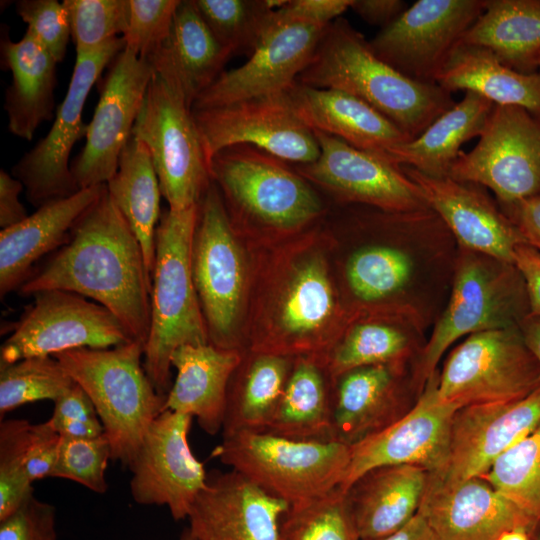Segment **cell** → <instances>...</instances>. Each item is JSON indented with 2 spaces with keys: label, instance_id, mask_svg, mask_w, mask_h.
Returning <instances> with one entry per match:
<instances>
[{
  "label": "cell",
  "instance_id": "6da1fadb",
  "mask_svg": "<svg viewBox=\"0 0 540 540\" xmlns=\"http://www.w3.org/2000/svg\"><path fill=\"white\" fill-rule=\"evenodd\" d=\"M151 288L142 247L106 186L68 240L33 270L17 292L33 296L64 290L91 298L112 312L145 349Z\"/></svg>",
  "mask_w": 540,
  "mask_h": 540
},
{
  "label": "cell",
  "instance_id": "7a4b0ae2",
  "mask_svg": "<svg viewBox=\"0 0 540 540\" xmlns=\"http://www.w3.org/2000/svg\"><path fill=\"white\" fill-rule=\"evenodd\" d=\"M296 82L363 100L411 140L456 103L438 84L414 81L381 60L363 34L341 17L326 27Z\"/></svg>",
  "mask_w": 540,
  "mask_h": 540
},
{
  "label": "cell",
  "instance_id": "3957f363",
  "mask_svg": "<svg viewBox=\"0 0 540 540\" xmlns=\"http://www.w3.org/2000/svg\"><path fill=\"white\" fill-rule=\"evenodd\" d=\"M209 168L237 233L245 228L293 233L325 212L320 195L293 164L254 146L223 148Z\"/></svg>",
  "mask_w": 540,
  "mask_h": 540
},
{
  "label": "cell",
  "instance_id": "277c9868",
  "mask_svg": "<svg viewBox=\"0 0 540 540\" xmlns=\"http://www.w3.org/2000/svg\"><path fill=\"white\" fill-rule=\"evenodd\" d=\"M198 204V203H197ZM197 205L161 213L155 236L151 321L144 349L145 371L156 391L171 389L170 358L185 344L209 343L191 266Z\"/></svg>",
  "mask_w": 540,
  "mask_h": 540
},
{
  "label": "cell",
  "instance_id": "5b68a950",
  "mask_svg": "<svg viewBox=\"0 0 540 540\" xmlns=\"http://www.w3.org/2000/svg\"><path fill=\"white\" fill-rule=\"evenodd\" d=\"M53 356L92 400L111 446V460L129 467L166 398L156 391L145 371L144 346L132 341Z\"/></svg>",
  "mask_w": 540,
  "mask_h": 540
},
{
  "label": "cell",
  "instance_id": "8992f818",
  "mask_svg": "<svg viewBox=\"0 0 540 540\" xmlns=\"http://www.w3.org/2000/svg\"><path fill=\"white\" fill-rule=\"evenodd\" d=\"M213 456L290 506L325 496L340 487L350 447L337 441L298 440L266 431H241L223 437Z\"/></svg>",
  "mask_w": 540,
  "mask_h": 540
},
{
  "label": "cell",
  "instance_id": "52a82bcc",
  "mask_svg": "<svg viewBox=\"0 0 540 540\" xmlns=\"http://www.w3.org/2000/svg\"><path fill=\"white\" fill-rule=\"evenodd\" d=\"M468 251L457 263L448 305L420 352L413 372L422 393L447 349L463 336L519 326L529 314L523 279L514 265L487 262Z\"/></svg>",
  "mask_w": 540,
  "mask_h": 540
},
{
  "label": "cell",
  "instance_id": "ba28073f",
  "mask_svg": "<svg viewBox=\"0 0 540 540\" xmlns=\"http://www.w3.org/2000/svg\"><path fill=\"white\" fill-rule=\"evenodd\" d=\"M191 266L209 343L242 352L238 326L246 282L244 254L213 182L197 204Z\"/></svg>",
  "mask_w": 540,
  "mask_h": 540
},
{
  "label": "cell",
  "instance_id": "9c48e42d",
  "mask_svg": "<svg viewBox=\"0 0 540 540\" xmlns=\"http://www.w3.org/2000/svg\"><path fill=\"white\" fill-rule=\"evenodd\" d=\"M132 136L146 145L169 209L197 205L212 182L209 161L192 108L156 74Z\"/></svg>",
  "mask_w": 540,
  "mask_h": 540
},
{
  "label": "cell",
  "instance_id": "30bf717a",
  "mask_svg": "<svg viewBox=\"0 0 540 540\" xmlns=\"http://www.w3.org/2000/svg\"><path fill=\"white\" fill-rule=\"evenodd\" d=\"M540 385L539 364L519 326L477 332L448 355L438 395L459 409L520 400Z\"/></svg>",
  "mask_w": 540,
  "mask_h": 540
},
{
  "label": "cell",
  "instance_id": "8fae6325",
  "mask_svg": "<svg viewBox=\"0 0 540 540\" xmlns=\"http://www.w3.org/2000/svg\"><path fill=\"white\" fill-rule=\"evenodd\" d=\"M448 177L490 189L502 205L540 194V120L514 105L493 106L469 152Z\"/></svg>",
  "mask_w": 540,
  "mask_h": 540
},
{
  "label": "cell",
  "instance_id": "7c38bea8",
  "mask_svg": "<svg viewBox=\"0 0 540 540\" xmlns=\"http://www.w3.org/2000/svg\"><path fill=\"white\" fill-rule=\"evenodd\" d=\"M284 277L272 303V326L252 340L251 351L327 357L339 338L329 327L338 305L325 257L302 254Z\"/></svg>",
  "mask_w": 540,
  "mask_h": 540
},
{
  "label": "cell",
  "instance_id": "4fadbf2b",
  "mask_svg": "<svg viewBox=\"0 0 540 540\" xmlns=\"http://www.w3.org/2000/svg\"><path fill=\"white\" fill-rule=\"evenodd\" d=\"M11 324L0 366L77 348L104 349L135 341L107 308L64 290H46Z\"/></svg>",
  "mask_w": 540,
  "mask_h": 540
},
{
  "label": "cell",
  "instance_id": "5bb4252c",
  "mask_svg": "<svg viewBox=\"0 0 540 540\" xmlns=\"http://www.w3.org/2000/svg\"><path fill=\"white\" fill-rule=\"evenodd\" d=\"M124 48L123 38L115 37L86 55L76 56L67 93L48 134L13 166L12 176L22 182L27 200L36 208L80 190L69 158L74 144L86 136L84 105L104 68Z\"/></svg>",
  "mask_w": 540,
  "mask_h": 540
},
{
  "label": "cell",
  "instance_id": "9a60e30c",
  "mask_svg": "<svg viewBox=\"0 0 540 540\" xmlns=\"http://www.w3.org/2000/svg\"><path fill=\"white\" fill-rule=\"evenodd\" d=\"M487 0H419L369 41L375 55L404 76L436 84L452 50Z\"/></svg>",
  "mask_w": 540,
  "mask_h": 540
},
{
  "label": "cell",
  "instance_id": "2e32d148",
  "mask_svg": "<svg viewBox=\"0 0 540 540\" xmlns=\"http://www.w3.org/2000/svg\"><path fill=\"white\" fill-rule=\"evenodd\" d=\"M209 164L223 148L246 144L291 164L314 162L320 147L315 134L295 113L285 92L228 105L192 109Z\"/></svg>",
  "mask_w": 540,
  "mask_h": 540
},
{
  "label": "cell",
  "instance_id": "e0dca14e",
  "mask_svg": "<svg viewBox=\"0 0 540 540\" xmlns=\"http://www.w3.org/2000/svg\"><path fill=\"white\" fill-rule=\"evenodd\" d=\"M154 74L147 60L126 49L110 63L94 115L87 124L85 146L70 163L79 189L106 184L116 173Z\"/></svg>",
  "mask_w": 540,
  "mask_h": 540
},
{
  "label": "cell",
  "instance_id": "ac0fdd59",
  "mask_svg": "<svg viewBox=\"0 0 540 540\" xmlns=\"http://www.w3.org/2000/svg\"><path fill=\"white\" fill-rule=\"evenodd\" d=\"M313 132L320 147L318 158L308 164H293L312 184L339 201L386 212L412 213L429 209L417 184L400 166L335 136Z\"/></svg>",
  "mask_w": 540,
  "mask_h": 540
},
{
  "label": "cell",
  "instance_id": "d6986e66",
  "mask_svg": "<svg viewBox=\"0 0 540 540\" xmlns=\"http://www.w3.org/2000/svg\"><path fill=\"white\" fill-rule=\"evenodd\" d=\"M437 370L426 382L414 407L401 419L349 446L348 467L340 488L346 491L361 475L390 465L420 466L440 473L447 461L455 405L438 395Z\"/></svg>",
  "mask_w": 540,
  "mask_h": 540
},
{
  "label": "cell",
  "instance_id": "ffe728a7",
  "mask_svg": "<svg viewBox=\"0 0 540 540\" xmlns=\"http://www.w3.org/2000/svg\"><path fill=\"white\" fill-rule=\"evenodd\" d=\"M192 418L162 411L149 426L128 467L133 500L140 505L167 506L175 521L188 518L208 475L188 442Z\"/></svg>",
  "mask_w": 540,
  "mask_h": 540
},
{
  "label": "cell",
  "instance_id": "44dd1931",
  "mask_svg": "<svg viewBox=\"0 0 540 540\" xmlns=\"http://www.w3.org/2000/svg\"><path fill=\"white\" fill-rule=\"evenodd\" d=\"M540 424V385L526 397L458 409L451 427L443 483L483 477L495 461Z\"/></svg>",
  "mask_w": 540,
  "mask_h": 540
},
{
  "label": "cell",
  "instance_id": "7402d4cb",
  "mask_svg": "<svg viewBox=\"0 0 540 540\" xmlns=\"http://www.w3.org/2000/svg\"><path fill=\"white\" fill-rule=\"evenodd\" d=\"M326 27L306 24L273 27L248 60L224 71L198 96L192 109L215 108L284 93L309 63Z\"/></svg>",
  "mask_w": 540,
  "mask_h": 540
},
{
  "label": "cell",
  "instance_id": "603a6c76",
  "mask_svg": "<svg viewBox=\"0 0 540 540\" xmlns=\"http://www.w3.org/2000/svg\"><path fill=\"white\" fill-rule=\"evenodd\" d=\"M400 167L417 184L428 207L467 251L514 265L516 248L526 242L479 185Z\"/></svg>",
  "mask_w": 540,
  "mask_h": 540
},
{
  "label": "cell",
  "instance_id": "cb8c5ba5",
  "mask_svg": "<svg viewBox=\"0 0 540 540\" xmlns=\"http://www.w3.org/2000/svg\"><path fill=\"white\" fill-rule=\"evenodd\" d=\"M407 365H372L334 379L333 440L352 446L389 427L416 404L420 392L406 380Z\"/></svg>",
  "mask_w": 540,
  "mask_h": 540
},
{
  "label": "cell",
  "instance_id": "d4e9b609",
  "mask_svg": "<svg viewBox=\"0 0 540 540\" xmlns=\"http://www.w3.org/2000/svg\"><path fill=\"white\" fill-rule=\"evenodd\" d=\"M288 508L238 472L213 470L191 507L189 529L197 540H279Z\"/></svg>",
  "mask_w": 540,
  "mask_h": 540
},
{
  "label": "cell",
  "instance_id": "484cf974",
  "mask_svg": "<svg viewBox=\"0 0 540 540\" xmlns=\"http://www.w3.org/2000/svg\"><path fill=\"white\" fill-rule=\"evenodd\" d=\"M438 540H495L537 524L482 477L443 483L431 474L419 511Z\"/></svg>",
  "mask_w": 540,
  "mask_h": 540
},
{
  "label": "cell",
  "instance_id": "4316f807",
  "mask_svg": "<svg viewBox=\"0 0 540 540\" xmlns=\"http://www.w3.org/2000/svg\"><path fill=\"white\" fill-rule=\"evenodd\" d=\"M106 184L80 189L75 194L48 202L21 223L0 231V297L18 291L40 259L55 252Z\"/></svg>",
  "mask_w": 540,
  "mask_h": 540
},
{
  "label": "cell",
  "instance_id": "83f0119b",
  "mask_svg": "<svg viewBox=\"0 0 540 540\" xmlns=\"http://www.w3.org/2000/svg\"><path fill=\"white\" fill-rule=\"evenodd\" d=\"M285 94L297 116L313 131L379 157L411 140L378 110L346 92L295 82Z\"/></svg>",
  "mask_w": 540,
  "mask_h": 540
},
{
  "label": "cell",
  "instance_id": "f1b7e54d",
  "mask_svg": "<svg viewBox=\"0 0 540 540\" xmlns=\"http://www.w3.org/2000/svg\"><path fill=\"white\" fill-rule=\"evenodd\" d=\"M232 57L214 37L193 0H181L169 34L147 60L168 86L192 108Z\"/></svg>",
  "mask_w": 540,
  "mask_h": 540
},
{
  "label": "cell",
  "instance_id": "f546056e",
  "mask_svg": "<svg viewBox=\"0 0 540 540\" xmlns=\"http://www.w3.org/2000/svg\"><path fill=\"white\" fill-rule=\"evenodd\" d=\"M242 357L240 351L210 343L177 347L170 358L177 374L163 411L196 417L210 435L222 431L229 382Z\"/></svg>",
  "mask_w": 540,
  "mask_h": 540
},
{
  "label": "cell",
  "instance_id": "4dcf8cb0",
  "mask_svg": "<svg viewBox=\"0 0 540 540\" xmlns=\"http://www.w3.org/2000/svg\"><path fill=\"white\" fill-rule=\"evenodd\" d=\"M430 472L415 465H390L369 470L346 490L361 540L389 535L418 513Z\"/></svg>",
  "mask_w": 540,
  "mask_h": 540
},
{
  "label": "cell",
  "instance_id": "1f68e13d",
  "mask_svg": "<svg viewBox=\"0 0 540 540\" xmlns=\"http://www.w3.org/2000/svg\"><path fill=\"white\" fill-rule=\"evenodd\" d=\"M0 47L1 67L12 74L4 100L8 128L30 141L39 125L53 117L57 62L27 31L19 41L2 34Z\"/></svg>",
  "mask_w": 540,
  "mask_h": 540
},
{
  "label": "cell",
  "instance_id": "d6a6232c",
  "mask_svg": "<svg viewBox=\"0 0 540 540\" xmlns=\"http://www.w3.org/2000/svg\"><path fill=\"white\" fill-rule=\"evenodd\" d=\"M333 385L326 357L294 358L283 393L265 431L291 439L334 441Z\"/></svg>",
  "mask_w": 540,
  "mask_h": 540
},
{
  "label": "cell",
  "instance_id": "836d02e7",
  "mask_svg": "<svg viewBox=\"0 0 540 540\" xmlns=\"http://www.w3.org/2000/svg\"><path fill=\"white\" fill-rule=\"evenodd\" d=\"M436 84L449 93L470 91L495 105L520 106L540 120V73L512 70L485 47L458 44L438 73Z\"/></svg>",
  "mask_w": 540,
  "mask_h": 540
},
{
  "label": "cell",
  "instance_id": "e575fe53",
  "mask_svg": "<svg viewBox=\"0 0 540 540\" xmlns=\"http://www.w3.org/2000/svg\"><path fill=\"white\" fill-rule=\"evenodd\" d=\"M494 106L487 98L467 91L461 101L435 119L419 136L400 144L383 157L432 177H447L461 146L479 136Z\"/></svg>",
  "mask_w": 540,
  "mask_h": 540
},
{
  "label": "cell",
  "instance_id": "d590c367",
  "mask_svg": "<svg viewBox=\"0 0 540 540\" xmlns=\"http://www.w3.org/2000/svg\"><path fill=\"white\" fill-rule=\"evenodd\" d=\"M459 44L485 47L519 73L538 72L540 0H487L483 13Z\"/></svg>",
  "mask_w": 540,
  "mask_h": 540
},
{
  "label": "cell",
  "instance_id": "8d00e7d4",
  "mask_svg": "<svg viewBox=\"0 0 540 540\" xmlns=\"http://www.w3.org/2000/svg\"><path fill=\"white\" fill-rule=\"evenodd\" d=\"M294 358L252 351L228 386L222 437L241 431H265L283 393Z\"/></svg>",
  "mask_w": 540,
  "mask_h": 540
},
{
  "label": "cell",
  "instance_id": "74e56055",
  "mask_svg": "<svg viewBox=\"0 0 540 540\" xmlns=\"http://www.w3.org/2000/svg\"><path fill=\"white\" fill-rule=\"evenodd\" d=\"M114 204L135 233L151 275L155 264V236L161 217L159 180L146 145L131 136L114 176L106 183Z\"/></svg>",
  "mask_w": 540,
  "mask_h": 540
},
{
  "label": "cell",
  "instance_id": "f35d334b",
  "mask_svg": "<svg viewBox=\"0 0 540 540\" xmlns=\"http://www.w3.org/2000/svg\"><path fill=\"white\" fill-rule=\"evenodd\" d=\"M202 19L232 56L255 52L287 0H193Z\"/></svg>",
  "mask_w": 540,
  "mask_h": 540
},
{
  "label": "cell",
  "instance_id": "ab89813d",
  "mask_svg": "<svg viewBox=\"0 0 540 540\" xmlns=\"http://www.w3.org/2000/svg\"><path fill=\"white\" fill-rule=\"evenodd\" d=\"M414 353L416 344L403 329L382 322H364L339 338L326 361L335 379L359 367L407 365Z\"/></svg>",
  "mask_w": 540,
  "mask_h": 540
},
{
  "label": "cell",
  "instance_id": "60d3db41",
  "mask_svg": "<svg viewBox=\"0 0 540 540\" xmlns=\"http://www.w3.org/2000/svg\"><path fill=\"white\" fill-rule=\"evenodd\" d=\"M279 540H361L346 491L290 505L279 526Z\"/></svg>",
  "mask_w": 540,
  "mask_h": 540
},
{
  "label": "cell",
  "instance_id": "b9f144b4",
  "mask_svg": "<svg viewBox=\"0 0 540 540\" xmlns=\"http://www.w3.org/2000/svg\"><path fill=\"white\" fill-rule=\"evenodd\" d=\"M482 478L540 522V424L502 454Z\"/></svg>",
  "mask_w": 540,
  "mask_h": 540
},
{
  "label": "cell",
  "instance_id": "7bdbcfd3",
  "mask_svg": "<svg viewBox=\"0 0 540 540\" xmlns=\"http://www.w3.org/2000/svg\"><path fill=\"white\" fill-rule=\"evenodd\" d=\"M75 381L54 356L21 359L0 366V417L26 403L55 401Z\"/></svg>",
  "mask_w": 540,
  "mask_h": 540
},
{
  "label": "cell",
  "instance_id": "ee69618b",
  "mask_svg": "<svg viewBox=\"0 0 540 540\" xmlns=\"http://www.w3.org/2000/svg\"><path fill=\"white\" fill-rule=\"evenodd\" d=\"M412 260L404 251L390 246H369L348 260L346 277L356 297L378 301L400 292L410 281Z\"/></svg>",
  "mask_w": 540,
  "mask_h": 540
},
{
  "label": "cell",
  "instance_id": "f6af8a7d",
  "mask_svg": "<svg viewBox=\"0 0 540 540\" xmlns=\"http://www.w3.org/2000/svg\"><path fill=\"white\" fill-rule=\"evenodd\" d=\"M32 425L25 419L0 423V521L12 515L33 495L26 471Z\"/></svg>",
  "mask_w": 540,
  "mask_h": 540
},
{
  "label": "cell",
  "instance_id": "bcb514c9",
  "mask_svg": "<svg viewBox=\"0 0 540 540\" xmlns=\"http://www.w3.org/2000/svg\"><path fill=\"white\" fill-rule=\"evenodd\" d=\"M76 56L86 55L127 29L129 0H64Z\"/></svg>",
  "mask_w": 540,
  "mask_h": 540
},
{
  "label": "cell",
  "instance_id": "7dc6e473",
  "mask_svg": "<svg viewBox=\"0 0 540 540\" xmlns=\"http://www.w3.org/2000/svg\"><path fill=\"white\" fill-rule=\"evenodd\" d=\"M111 459V446L105 433L92 439L61 437L58 459L51 477L77 482L103 494L108 489L105 470Z\"/></svg>",
  "mask_w": 540,
  "mask_h": 540
},
{
  "label": "cell",
  "instance_id": "c3c4849f",
  "mask_svg": "<svg viewBox=\"0 0 540 540\" xmlns=\"http://www.w3.org/2000/svg\"><path fill=\"white\" fill-rule=\"evenodd\" d=\"M181 0H129V21L122 38L126 50L148 60L167 38Z\"/></svg>",
  "mask_w": 540,
  "mask_h": 540
},
{
  "label": "cell",
  "instance_id": "681fc988",
  "mask_svg": "<svg viewBox=\"0 0 540 540\" xmlns=\"http://www.w3.org/2000/svg\"><path fill=\"white\" fill-rule=\"evenodd\" d=\"M18 16L27 24V32L36 38L48 53L61 62L66 54L71 28L67 10L57 0H20Z\"/></svg>",
  "mask_w": 540,
  "mask_h": 540
},
{
  "label": "cell",
  "instance_id": "f907efd6",
  "mask_svg": "<svg viewBox=\"0 0 540 540\" xmlns=\"http://www.w3.org/2000/svg\"><path fill=\"white\" fill-rule=\"evenodd\" d=\"M0 540H57L55 507L32 495L0 521Z\"/></svg>",
  "mask_w": 540,
  "mask_h": 540
},
{
  "label": "cell",
  "instance_id": "816d5d0a",
  "mask_svg": "<svg viewBox=\"0 0 540 540\" xmlns=\"http://www.w3.org/2000/svg\"><path fill=\"white\" fill-rule=\"evenodd\" d=\"M352 0H287L274 12L273 27L306 24L326 27L348 8Z\"/></svg>",
  "mask_w": 540,
  "mask_h": 540
},
{
  "label": "cell",
  "instance_id": "f5cc1de1",
  "mask_svg": "<svg viewBox=\"0 0 540 540\" xmlns=\"http://www.w3.org/2000/svg\"><path fill=\"white\" fill-rule=\"evenodd\" d=\"M60 444L61 436L48 420L32 425L26 458V471L32 483L51 477L58 459Z\"/></svg>",
  "mask_w": 540,
  "mask_h": 540
},
{
  "label": "cell",
  "instance_id": "db71d44e",
  "mask_svg": "<svg viewBox=\"0 0 540 540\" xmlns=\"http://www.w3.org/2000/svg\"><path fill=\"white\" fill-rule=\"evenodd\" d=\"M53 402V413L48 421L57 433L70 425L99 420L92 400L76 382Z\"/></svg>",
  "mask_w": 540,
  "mask_h": 540
},
{
  "label": "cell",
  "instance_id": "11a10c76",
  "mask_svg": "<svg viewBox=\"0 0 540 540\" xmlns=\"http://www.w3.org/2000/svg\"><path fill=\"white\" fill-rule=\"evenodd\" d=\"M525 242L540 254V194L503 205Z\"/></svg>",
  "mask_w": 540,
  "mask_h": 540
},
{
  "label": "cell",
  "instance_id": "9f6ffc18",
  "mask_svg": "<svg viewBox=\"0 0 540 540\" xmlns=\"http://www.w3.org/2000/svg\"><path fill=\"white\" fill-rule=\"evenodd\" d=\"M514 266L526 289L529 314L540 317V254L527 243L516 248Z\"/></svg>",
  "mask_w": 540,
  "mask_h": 540
},
{
  "label": "cell",
  "instance_id": "6f0895ef",
  "mask_svg": "<svg viewBox=\"0 0 540 540\" xmlns=\"http://www.w3.org/2000/svg\"><path fill=\"white\" fill-rule=\"evenodd\" d=\"M24 185L6 171H0V227L6 229L24 221L29 215L19 201Z\"/></svg>",
  "mask_w": 540,
  "mask_h": 540
},
{
  "label": "cell",
  "instance_id": "680465c9",
  "mask_svg": "<svg viewBox=\"0 0 540 540\" xmlns=\"http://www.w3.org/2000/svg\"><path fill=\"white\" fill-rule=\"evenodd\" d=\"M350 8L365 22L382 28L407 9L406 3L401 0H352Z\"/></svg>",
  "mask_w": 540,
  "mask_h": 540
},
{
  "label": "cell",
  "instance_id": "91938a15",
  "mask_svg": "<svg viewBox=\"0 0 540 540\" xmlns=\"http://www.w3.org/2000/svg\"><path fill=\"white\" fill-rule=\"evenodd\" d=\"M373 540H438L434 532L418 512L411 521L401 529Z\"/></svg>",
  "mask_w": 540,
  "mask_h": 540
},
{
  "label": "cell",
  "instance_id": "94428289",
  "mask_svg": "<svg viewBox=\"0 0 540 540\" xmlns=\"http://www.w3.org/2000/svg\"><path fill=\"white\" fill-rule=\"evenodd\" d=\"M524 341L540 367V317L527 315L519 325Z\"/></svg>",
  "mask_w": 540,
  "mask_h": 540
},
{
  "label": "cell",
  "instance_id": "6125c7cd",
  "mask_svg": "<svg viewBox=\"0 0 540 540\" xmlns=\"http://www.w3.org/2000/svg\"><path fill=\"white\" fill-rule=\"evenodd\" d=\"M537 524L520 525L502 532L495 540H532Z\"/></svg>",
  "mask_w": 540,
  "mask_h": 540
},
{
  "label": "cell",
  "instance_id": "be15d7a7",
  "mask_svg": "<svg viewBox=\"0 0 540 540\" xmlns=\"http://www.w3.org/2000/svg\"><path fill=\"white\" fill-rule=\"evenodd\" d=\"M179 540H197V539L192 534L189 527H187L182 531V533H181V535L179 537Z\"/></svg>",
  "mask_w": 540,
  "mask_h": 540
},
{
  "label": "cell",
  "instance_id": "e7e4bbea",
  "mask_svg": "<svg viewBox=\"0 0 540 540\" xmlns=\"http://www.w3.org/2000/svg\"><path fill=\"white\" fill-rule=\"evenodd\" d=\"M532 540H540V522L538 523L534 533Z\"/></svg>",
  "mask_w": 540,
  "mask_h": 540
},
{
  "label": "cell",
  "instance_id": "03108f58",
  "mask_svg": "<svg viewBox=\"0 0 540 540\" xmlns=\"http://www.w3.org/2000/svg\"><path fill=\"white\" fill-rule=\"evenodd\" d=\"M538 72L540 73V62H539V68H538Z\"/></svg>",
  "mask_w": 540,
  "mask_h": 540
}]
</instances>
